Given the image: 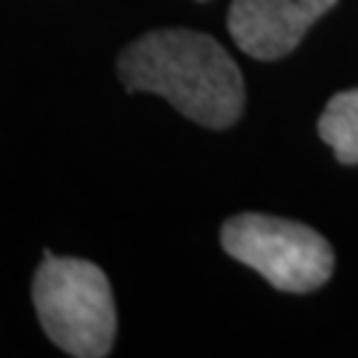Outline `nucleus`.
Returning <instances> with one entry per match:
<instances>
[{"label": "nucleus", "mask_w": 358, "mask_h": 358, "mask_svg": "<svg viewBox=\"0 0 358 358\" xmlns=\"http://www.w3.org/2000/svg\"><path fill=\"white\" fill-rule=\"evenodd\" d=\"M117 75L128 90L162 96L196 125L223 130L242 117V72L205 32L154 29L122 51Z\"/></svg>", "instance_id": "1"}, {"label": "nucleus", "mask_w": 358, "mask_h": 358, "mask_svg": "<svg viewBox=\"0 0 358 358\" xmlns=\"http://www.w3.org/2000/svg\"><path fill=\"white\" fill-rule=\"evenodd\" d=\"M35 310L53 345L77 358H101L112 350L117 310L109 279L96 263L56 257L45 250L32 282Z\"/></svg>", "instance_id": "2"}, {"label": "nucleus", "mask_w": 358, "mask_h": 358, "mask_svg": "<svg viewBox=\"0 0 358 358\" xmlns=\"http://www.w3.org/2000/svg\"><path fill=\"white\" fill-rule=\"evenodd\" d=\"M220 244L234 260L257 271L282 292H313L329 282L334 252L310 226L287 217L242 213L223 223Z\"/></svg>", "instance_id": "3"}, {"label": "nucleus", "mask_w": 358, "mask_h": 358, "mask_svg": "<svg viewBox=\"0 0 358 358\" xmlns=\"http://www.w3.org/2000/svg\"><path fill=\"white\" fill-rule=\"evenodd\" d=\"M337 0H231L229 32L239 51L257 62H276L292 53L308 29Z\"/></svg>", "instance_id": "4"}, {"label": "nucleus", "mask_w": 358, "mask_h": 358, "mask_svg": "<svg viewBox=\"0 0 358 358\" xmlns=\"http://www.w3.org/2000/svg\"><path fill=\"white\" fill-rule=\"evenodd\" d=\"M319 136L343 165H358V88L329 99L319 117Z\"/></svg>", "instance_id": "5"}]
</instances>
